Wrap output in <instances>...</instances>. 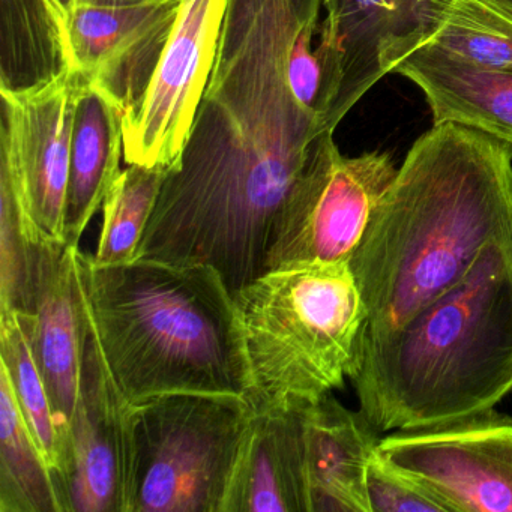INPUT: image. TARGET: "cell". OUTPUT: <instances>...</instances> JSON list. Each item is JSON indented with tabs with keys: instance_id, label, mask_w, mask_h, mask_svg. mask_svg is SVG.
<instances>
[{
	"instance_id": "6da1fadb",
	"label": "cell",
	"mask_w": 512,
	"mask_h": 512,
	"mask_svg": "<svg viewBox=\"0 0 512 512\" xmlns=\"http://www.w3.org/2000/svg\"><path fill=\"white\" fill-rule=\"evenodd\" d=\"M322 7L227 0L211 79L136 259L211 266L232 296L265 274L287 203L340 155L290 80L298 38Z\"/></svg>"
},
{
	"instance_id": "7a4b0ae2",
	"label": "cell",
	"mask_w": 512,
	"mask_h": 512,
	"mask_svg": "<svg viewBox=\"0 0 512 512\" xmlns=\"http://www.w3.org/2000/svg\"><path fill=\"white\" fill-rule=\"evenodd\" d=\"M512 238V145L443 122L422 134L374 209L349 266L368 311L364 337L406 323Z\"/></svg>"
},
{
	"instance_id": "3957f363",
	"label": "cell",
	"mask_w": 512,
	"mask_h": 512,
	"mask_svg": "<svg viewBox=\"0 0 512 512\" xmlns=\"http://www.w3.org/2000/svg\"><path fill=\"white\" fill-rule=\"evenodd\" d=\"M379 433L493 409L512 391V238L491 241L451 289L379 337H364L352 376Z\"/></svg>"
},
{
	"instance_id": "277c9868",
	"label": "cell",
	"mask_w": 512,
	"mask_h": 512,
	"mask_svg": "<svg viewBox=\"0 0 512 512\" xmlns=\"http://www.w3.org/2000/svg\"><path fill=\"white\" fill-rule=\"evenodd\" d=\"M77 272L104 358L130 403L181 392L247 398L235 299L214 268L148 259L97 265L79 250Z\"/></svg>"
},
{
	"instance_id": "5b68a950",
	"label": "cell",
	"mask_w": 512,
	"mask_h": 512,
	"mask_svg": "<svg viewBox=\"0 0 512 512\" xmlns=\"http://www.w3.org/2000/svg\"><path fill=\"white\" fill-rule=\"evenodd\" d=\"M233 299L254 412L304 406L352 376L368 311L349 263L265 272Z\"/></svg>"
},
{
	"instance_id": "8992f818",
	"label": "cell",
	"mask_w": 512,
	"mask_h": 512,
	"mask_svg": "<svg viewBox=\"0 0 512 512\" xmlns=\"http://www.w3.org/2000/svg\"><path fill=\"white\" fill-rule=\"evenodd\" d=\"M134 512H224L254 412L241 395H158L133 404Z\"/></svg>"
},
{
	"instance_id": "52a82bcc",
	"label": "cell",
	"mask_w": 512,
	"mask_h": 512,
	"mask_svg": "<svg viewBox=\"0 0 512 512\" xmlns=\"http://www.w3.org/2000/svg\"><path fill=\"white\" fill-rule=\"evenodd\" d=\"M80 290L82 368L79 397L65 439L62 496L67 512H134L133 403L127 400L107 365L86 307L82 283Z\"/></svg>"
},
{
	"instance_id": "ba28073f",
	"label": "cell",
	"mask_w": 512,
	"mask_h": 512,
	"mask_svg": "<svg viewBox=\"0 0 512 512\" xmlns=\"http://www.w3.org/2000/svg\"><path fill=\"white\" fill-rule=\"evenodd\" d=\"M379 454L449 512H512V416L484 410L380 437Z\"/></svg>"
},
{
	"instance_id": "9c48e42d",
	"label": "cell",
	"mask_w": 512,
	"mask_h": 512,
	"mask_svg": "<svg viewBox=\"0 0 512 512\" xmlns=\"http://www.w3.org/2000/svg\"><path fill=\"white\" fill-rule=\"evenodd\" d=\"M226 10L227 0H181L151 85L124 116L128 166L175 169L214 70Z\"/></svg>"
},
{
	"instance_id": "30bf717a",
	"label": "cell",
	"mask_w": 512,
	"mask_h": 512,
	"mask_svg": "<svg viewBox=\"0 0 512 512\" xmlns=\"http://www.w3.org/2000/svg\"><path fill=\"white\" fill-rule=\"evenodd\" d=\"M397 170L388 152L338 155L329 172L287 203L269 244L265 272L349 263Z\"/></svg>"
},
{
	"instance_id": "8fae6325",
	"label": "cell",
	"mask_w": 512,
	"mask_h": 512,
	"mask_svg": "<svg viewBox=\"0 0 512 512\" xmlns=\"http://www.w3.org/2000/svg\"><path fill=\"white\" fill-rule=\"evenodd\" d=\"M77 74L67 70L23 91H0V160L10 166L35 227L65 241Z\"/></svg>"
},
{
	"instance_id": "7c38bea8",
	"label": "cell",
	"mask_w": 512,
	"mask_h": 512,
	"mask_svg": "<svg viewBox=\"0 0 512 512\" xmlns=\"http://www.w3.org/2000/svg\"><path fill=\"white\" fill-rule=\"evenodd\" d=\"M181 0L137 5H86L64 23L71 71L106 94L124 116L142 103L160 64Z\"/></svg>"
},
{
	"instance_id": "4fadbf2b",
	"label": "cell",
	"mask_w": 512,
	"mask_h": 512,
	"mask_svg": "<svg viewBox=\"0 0 512 512\" xmlns=\"http://www.w3.org/2000/svg\"><path fill=\"white\" fill-rule=\"evenodd\" d=\"M422 0H323L316 55L323 70L322 119L335 131L344 116L392 73L418 29Z\"/></svg>"
},
{
	"instance_id": "5bb4252c",
	"label": "cell",
	"mask_w": 512,
	"mask_h": 512,
	"mask_svg": "<svg viewBox=\"0 0 512 512\" xmlns=\"http://www.w3.org/2000/svg\"><path fill=\"white\" fill-rule=\"evenodd\" d=\"M77 253L79 245L47 236L40 239L35 254L31 311L20 313L64 436V446L79 397L82 368L83 299Z\"/></svg>"
},
{
	"instance_id": "9a60e30c",
	"label": "cell",
	"mask_w": 512,
	"mask_h": 512,
	"mask_svg": "<svg viewBox=\"0 0 512 512\" xmlns=\"http://www.w3.org/2000/svg\"><path fill=\"white\" fill-rule=\"evenodd\" d=\"M304 434L308 512H370L367 467L379 431L331 394L299 406Z\"/></svg>"
},
{
	"instance_id": "2e32d148",
	"label": "cell",
	"mask_w": 512,
	"mask_h": 512,
	"mask_svg": "<svg viewBox=\"0 0 512 512\" xmlns=\"http://www.w3.org/2000/svg\"><path fill=\"white\" fill-rule=\"evenodd\" d=\"M392 73L415 83L434 124L454 122L512 145V71L476 67L437 50L404 56Z\"/></svg>"
},
{
	"instance_id": "e0dca14e",
	"label": "cell",
	"mask_w": 512,
	"mask_h": 512,
	"mask_svg": "<svg viewBox=\"0 0 512 512\" xmlns=\"http://www.w3.org/2000/svg\"><path fill=\"white\" fill-rule=\"evenodd\" d=\"M224 512H308L299 406L256 413Z\"/></svg>"
},
{
	"instance_id": "ac0fdd59",
	"label": "cell",
	"mask_w": 512,
	"mask_h": 512,
	"mask_svg": "<svg viewBox=\"0 0 512 512\" xmlns=\"http://www.w3.org/2000/svg\"><path fill=\"white\" fill-rule=\"evenodd\" d=\"M76 74L64 229L65 242L70 245H79L95 212L103 208L107 194L121 176L124 155V112L85 77Z\"/></svg>"
},
{
	"instance_id": "d6986e66",
	"label": "cell",
	"mask_w": 512,
	"mask_h": 512,
	"mask_svg": "<svg viewBox=\"0 0 512 512\" xmlns=\"http://www.w3.org/2000/svg\"><path fill=\"white\" fill-rule=\"evenodd\" d=\"M418 49L437 50L476 67L512 71L511 0H422L418 29L397 64Z\"/></svg>"
},
{
	"instance_id": "ffe728a7",
	"label": "cell",
	"mask_w": 512,
	"mask_h": 512,
	"mask_svg": "<svg viewBox=\"0 0 512 512\" xmlns=\"http://www.w3.org/2000/svg\"><path fill=\"white\" fill-rule=\"evenodd\" d=\"M70 70L52 0H0V91H23Z\"/></svg>"
},
{
	"instance_id": "44dd1931",
	"label": "cell",
	"mask_w": 512,
	"mask_h": 512,
	"mask_svg": "<svg viewBox=\"0 0 512 512\" xmlns=\"http://www.w3.org/2000/svg\"><path fill=\"white\" fill-rule=\"evenodd\" d=\"M0 512H67L55 473L0 367Z\"/></svg>"
},
{
	"instance_id": "7402d4cb",
	"label": "cell",
	"mask_w": 512,
	"mask_h": 512,
	"mask_svg": "<svg viewBox=\"0 0 512 512\" xmlns=\"http://www.w3.org/2000/svg\"><path fill=\"white\" fill-rule=\"evenodd\" d=\"M0 359V367L5 368L10 377L20 412L50 469L55 473L61 490L64 436L53 413L52 403L35 362L28 331L20 313H0Z\"/></svg>"
},
{
	"instance_id": "603a6c76",
	"label": "cell",
	"mask_w": 512,
	"mask_h": 512,
	"mask_svg": "<svg viewBox=\"0 0 512 512\" xmlns=\"http://www.w3.org/2000/svg\"><path fill=\"white\" fill-rule=\"evenodd\" d=\"M170 170L161 167L128 166L122 170L103 203V229L97 265H121L136 259L143 233Z\"/></svg>"
},
{
	"instance_id": "cb8c5ba5",
	"label": "cell",
	"mask_w": 512,
	"mask_h": 512,
	"mask_svg": "<svg viewBox=\"0 0 512 512\" xmlns=\"http://www.w3.org/2000/svg\"><path fill=\"white\" fill-rule=\"evenodd\" d=\"M43 236L23 205L10 166L0 160V313L31 311L35 254Z\"/></svg>"
},
{
	"instance_id": "d4e9b609",
	"label": "cell",
	"mask_w": 512,
	"mask_h": 512,
	"mask_svg": "<svg viewBox=\"0 0 512 512\" xmlns=\"http://www.w3.org/2000/svg\"><path fill=\"white\" fill-rule=\"evenodd\" d=\"M370 512H449L421 485L392 467L377 449L367 467Z\"/></svg>"
},
{
	"instance_id": "484cf974",
	"label": "cell",
	"mask_w": 512,
	"mask_h": 512,
	"mask_svg": "<svg viewBox=\"0 0 512 512\" xmlns=\"http://www.w3.org/2000/svg\"><path fill=\"white\" fill-rule=\"evenodd\" d=\"M154 2V0H77V5H107V7H116V5H137Z\"/></svg>"
},
{
	"instance_id": "4316f807",
	"label": "cell",
	"mask_w": 512,
	"mask_h": 512,
	"mask_svg": "<svg viewBox=\"0 0 512 512\" xmlns=\"http://www.w3.org/2000/svg\"><path fill=\"white\" fill-rule=\"evenodd\" d=\"M53 7H55L56 13L61 17L62 23L68 19L74 8L77 7V0H52Z\"/></svg>"
},
{
	"instance_id": "83f0119b",
	"label": "cell",
	"mask_w": 512,
	"mask_h": 512,
	"mask_svg": "<svg viewBox=\"0 0 512 512\" xmlns=\"http://www.w3.org/2000/svg\"><path fill=\"white\" fill-rule=\"evenodd\" d=\"M511 2H512V0H511Z\"/></svg>"
}]
</instances>
